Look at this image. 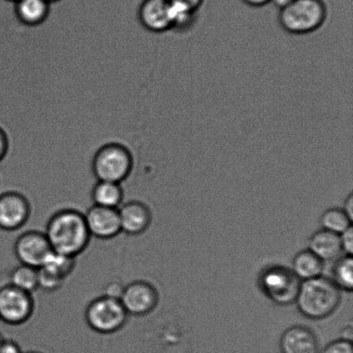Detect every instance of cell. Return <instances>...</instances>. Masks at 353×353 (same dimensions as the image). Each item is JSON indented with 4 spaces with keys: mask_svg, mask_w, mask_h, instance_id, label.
Here are the masks:
<instances>
[{
    "mask_svg": "<svg viewBox=\"0 0 353 353\" xmlns=\"http://www.w3.org/2000/svg\"><path fill=\"white\" fill-rule=\"evenodd\" d=\"M44 234L52 250L72 258L83 254L92 239L84 214L72 208L59 210L52 214Z\"/></svg>",
    "mask_w": 353,
    "mask_h": 353,
    "instance_id": "cell-1",
    "label": "cell"
},
{
    "mask_svg": "<svg viewBox=\"0 0 353 353\" xmlns=\"http://www.w3.org/2000/svg\"><path fill=\"white\" fill-rule=\"evenodd\" d=\"M341 290L323 276L301 283L296 303L300 313L311 320L330 316L341 303Z\"/></svg>",
    "mask_w": 353,
    "mask_h": 353,
    "instance_id": "cell-2",
    "label": "cell"
},
{
    "mask_svg": "<svg viewBox=\"0 0 353 353\" xmlns=\"http://www.w3.org/2000/svg\"><path fill=\"white\" fill-rule=\"evenodd\" d=\"M327 13L324 0H292L279 10V22L287 33L303 36L321 29Z\"/></svg>",
    "mask_w": 353,
    "mask_h": 353,
    "instance_id": "cell-3",
    "label": "cell"
},
{
    "mask_svg": "<svg viewBox=\"0 0 353 353\" xmlns=\"http://www.w3.org/2000/svg\"><path fill=\"white\" fill-rule=\"evenodd\" d=\"M133 170L132 157L125 148L119 144L106 145L93 158L92 171L96 181L123 185L131 178Z\"/></svg>",
    "mask_w": 353,
    "mask_h": 353,
    "instance_id": "cell-4",
    "label": "cell"
},
{
    "mask_svg": "<svg viewBox=\"0 0 353 353\" xmlns=\"http://www.w3.org/2000/svg\"><path fill=\"white\" fill-rule=\"evenodd\" d=\"M129 317L120 300L105 295L92 300L85 311L88 327L96 333L105 335L122 330Z\"/></svg>",
    "mask_w": 353,
    "mask_h": 353,
    "instance_id": "cell-5",
    "label": "cell"
},
{
    "mask_svg": "<svg viewBox=\"0 0 353 353\" xmlns=\"http://www.w3.org/2000/svg\"><path fill=\"white\" fill-rule=\"evenodd\" d=\"M265 295L278 305L287 306L296 302L301 280L286 266L272 265L263 270L259 278Z\"/></svg>",
    "mask_w": 353,
    "mask_h": 353,
    "instance_id": "cell-6",
    "label": "cell"
},
{
    "mask_svg": "<svg viewBox=\"0 0 353 353\" xmlns=\"http://www.w3.org/2000/svg\"><path fill=\"white\" fill-rule=\"evenodd\" d=\"M34 312L32 294L10 283L0 287V321L10 326H21L30 320Z\"/></svg>",
    "mask_w": 353,
    "mask_h": 353,
    "instance_id": "cell-7",
    "label": "cell"
},
{
    "mask_svg": "<svg viewBox=\"0 0 353 353\" xmlns=\"http://www.w3.org/2000/svg\"><path fill=\"white\" fill-rule=\"evenodd\" d=\"M160 296L157 288L146 280H134L124 286L120 302L129 316L143 317L157 309Z\"/></svg>",
    "mask_w": 353,
    "mask_h": 353,
    "instance_id": "cell-8",
    "label": "cell"
},
{
    "mask_svg": "<svg viewBox=\"0 0 353 353\" xmlns=\"http://www.w3.org/2000/svg\"><path fill=\"white\" fill-rule=\"evenodd\" d=\"M31 216V204L23 193L16 190L0 194V230H19L26 226Z\"/></svg>",
    "mask_w": 353,
    "mask_h": 353,
    "instance_id": "cell-9",
    "label": "cell"
},
{
    "mask_svg": "<svg viewBox=\"0 0 353 353\" xmlns=\"http://www.w3.org/2000/svg\"><path fill=\"white\" fill-rule=\"evenodd\" d=\"M13 251L19 264L39 269L53 250L44 232L28 230L17 238Z\"/></svg>",
    "mask_w": 353,
    "mask_h": 353,
    "instance_id": "cell-10",
    "label": "cell"
},
{
    "mask_svg": "<svg viewBox=\"0 0 353 353\" xmlns=\"http://www.w3.org/2000/svg\"><path fill=\"white\" fill-rule=\"evenodd\" d=\"M84 216L92 237L108 241L122 233L119 209L92 205Z\"/></svg>",
    "mask_w": 353,
    "mask_h": 353,
    "instance_id": "cell-11",
    "label": "cell"
},
{
    "mask_svg": "<svg viewBox=\"0 0 353 353\" xmlns=\"http://www.w3.org/2000/svg\"><path fill=\"white\" fill-rule=\"evenodd\" d=\"M138 17L145 29L155 34L172 31L170 0H143Z\"/></svg>",
    "mask_w": 353,
    "mask_h": 353,
    "instance_id": "cell-12",
    "label": "cell"
},
{
    "mask_svg": "<svg viewBox=\"0 0 353 353\" xmlns=\"http://www.w3.org/2000/svg\"><path fill=\"white\" fill-rule=\"evenodd\" d=\"M121 231L122 233L137 236L150 228L153 214L146 203L138 200L123 203L119 208Z\"/></svg>",
    "mask_w": 353,
    "mask_h": 353,
    "instance_id": "cell-13",
    "label": "cell"
},
{
    "mask_svg": "<svg viewBox=\"0 0 353 353\" xmlns=\"http://www.w3.org/2000/svg\"><path fill=\"white\" fill-rule=\"evenodd\" d=\"M282 353H320L316 335L309 327L293 326L280 339Z\"/></svg>",
    "mask_w": 353,
    "mask_h": 353,
    "instance_id": "cell-14",
    "label": "cell"
},
{
    "mask_svg": "<svg viewBox=\"0 0 353 353\" xmlns=\"http://www.w3.org/2000/svg\"><path fill=\"white\" fill-rule=\"evenodd\" d=\"M309 250L324 263L336 261L343 254L340 235L325 230L317 231L311 235Z\"/></svg>",
    "mask_w": 353,
    "mask_h": 353,
    "instance_id": "cell-15",
    "label": "cell"
},
{
    "mask_svg": "<svg viewBox=\"0 0 353 353\" xmlns=\"http://www.w3.org/2000/svg\"><path fill=\"white\" fill-rule=\"evenodd\" d=\"M124 190L119 183L96 181L91 190L93 205L119 209L123 203Z\"/></svg>",
    "mask_w": 353,
    "mask_h": 353,
    "instance_id": "cell-16",
    "label": "cell"
},
{
    "mask_svg": "<svg viewBox=\"0 0 353 353\" xmlns=\"http://www.w3.org/2000/svg\"><path fill=\"white\" fill-rule=\"evenodd\" d=\"M47 0H17L14 9L17 17L28 26H37L46 20L50 12Z\"/></svg>",
    "mask_w": 353,
    "mask_h": 353,
    "instance_id": "cell-17",
    "label": "cell"
},
{
    "mask_svg": "<svg viewBox=\"0 0 353 353\" xmlns=\"http://www.w3.org/2000/svg\"><path fill=\"white\" fill-rule=\"evenodd\" d=\"M292 270L301 281H306L323 276L324 262L307 249L295 256Z\"/></svg>",
    "mask_w": 353,
    "mask_h": 353,
    "instance_id": "cell-18",
    "label": "cell"
},
{
    "mask_svg": "<svg viewBox=\"0 0 353 353\" xmlns=\"http://www.w3.org/2000/svg\"><path fill=\"white\" fill-rule=\"evenodd\" d=\"M76 266V258L69 257L59 252L52 251L39 270L51 278L65 283L72 274Z\"/></svg>",
    "mask_w": 353,
    "mask_h": 353,
    "instance_id": "cell-19",
    "label": "cell"
},
{
    "mask_svg": "<svg viewBox=\"0 0 353 353\" xmlns=\"http://www.w3.org/2000/svg\"><path fill=\"white\" fill-rule=\"evenodd\" d=\"M10 285L23 292L33 294L38 288V269L19 264L10 274Z\"/></svg>",
    "mask_w": 353,
    "mask_h": 353,
    "instance_id": "cell-20",
    "label": "cell"
},
{
    "mask_svg": "<svg viewBox=\"0 0 353 353\" xmlns=\"http://www.w3.org/2000/svg\"><path fill=\"white\" fill-rule=\"evenodd\" d=\"M332 281L341 290L351 292L353 289L352 255L341 256L332 271Z\"/></svg>",
    "mask_w": 353,
    "mask_h": 353,
    "instance_id": "cell-21",
    "label": "cell"
},
{
    "mask_svg": "<svg viewBox=\"0 0 353 353\" xmlns=\"http://www.w3.org/2000/svg\"><path fill=\"white\" fill-rule=\"evenodd\" d=\"M352 220L345 214L343 209L332 208L325 211L321 217L323 230L340 235L352 226Z\"/></svg>",
    "mask_w": 353,
    "mask_h": 353,
    "instance_id": "cell-22",
    "label": "cell"
},
{
    "mask_svg": "<svg viewBox=\"0 0 353 353\" xmlns=\"http://www.w3.org/2000/svg\"><path fill=\"white\" fill-rule=\"evenodd\" d=\"M320 353H353L352 343V341L340 339L327 345Z\"/></svg>",
    "mask_w": 353,
    "mask_h": 353,
    "instance_id": "cell-23",
    "label": "cell"
},
{
    "mask_svg": "<svg viewBox=\"0 0 353 353\" xmlns=\"http://www.w3.org/2000/svg\"><path fill=\"white\" fill-rule=\"evenodd\" d=\"M342 252L345 255H352L353 252V228L352 226L340 234Z\"/></svg>",
    "mask_w": 353,
    "mask_h": 353,
    "instance_id": "cell-24",
    "label": "cell"
},
{
    "mask_svg": "<svg viewBox=\"0 0 353 353\" xmlns=\"http://www.w3.org/2000/svg\"><path fill=\"white\" fill-rule=\"evenodd\" d=\"M124 285L119 281H113L105 286L103 295L120 300L124 290Z\"/></svg>",
    "mask_w": 353,
    "mask_h": 353,
    "instance_id": "cell-25",
    "label": "cell"
},
{
    "mask_svg": "<svg viewBox=\"0 0 353 353\" xmlns=\"http://www.w3.org/2000/svg\"><path fill=\"white\" fill-rule=\"evenodd\" d=\"M0 353H23L21 350L20 345L16 341L8 340L3 341L1 347H0Z\"/></svg>",
    "mask_w": 353,
    "mask_h": 353,
    "instance_id": "cell-26",
    "label": "cell"
},
{
    "mask_svg": "<svg viewBox=\"0 0 353 353\" xmlns=\"http://www.w3.org/2000/svg\"><path fill=\"white\" fill-rule=\"evenodd\" d=\"M171 1L185 6L186 8L194 10V12H197L202 6L204 0H171Z\"/></svg>",
    "mask_w": 353,
    "mask_h": 353,
    "instance_id": "cell-27",
    "label": "cell"
},
{
    "mask_svg": "<svg viewBox=\"0 0 353 353\" xmlns=\"http://www.w3.org/2000/svg\"><path fill=\"white\" fill-rule=\"evenodd\" d=\"M7 150H8V141H7L5 132L0 129V163L5 159Z\"/></svg>",
    "mask_w": 353,
    "mask_h": 353,
    "instance_id": "cell-28",
    "label": "cell"
},
{
    "mask_svg": "<svg viewBox=\"0 0 353 353\" xmlns=\"http://www.w3.org/2000/svg\"><path fill=\"white\" fill-rule=\"evenodd\" d=\"M343 210L351 219H353V196L352 194L347 197L344 203Z\"/></svg>",
    "mask_w": 353,
    "mask_h": 353,
    "instance_id": "cell-29",
    "label": "cell"
},
{
    "mask_svg": "<svg viewBox=\"0 0 353 353\" xmlns=\"http://www.w3.org/2000/svg\"><path fill=\"white\" fill-rule=\"evenodd\" d=\"M242 2L245 3V5L254 8H259V7H263L268 5L269 3L272 2V0H242Z\"/></svg>",
    "mask_w": 353,
    "mask_h": 353,
    "instance_id": "cell-30",
    "label": "cell"
},
{
    "mask_svg": "<svg viewBox=\"0 0 353 353\" xmlns=\"http://www.w3.org/2000/svg\"><path fill=\"white\" fill-rule=\"evenodd\" d=\"M343 340L352 341V327H347L345 330L342 332V337Z\"/></svg>",
    "mask_w": 353,
    "mask_h": 353,
    "instance_id": "cell-31",
    "label": "cell"
},
{
    "mask_svg": "<svg viewBox=\"0 0 353 353\" xmlns=\"http://www.w3.org/2000/svg\"><path fill=\"white\" fill-rule=\"evenodd\" d=\"M48 2H50V3H57L61 1V0H47Z\"/></svg>",
    "mask_w": 353,
    "mask_h": 353,
    "instance_id": "cell-32",
    "label": "cell"
},
{
    "mask_svg": "<svg viewBox=\"0 0 353 353\" xmlns=\"http://www.w3.org/2000/svg\"><path fill=\"white\" fill-rule=\"evenodd\" d=\"M3 341H5V340H3L2 335L0 334V347H1Z\"/></svg>",
    "mask_w": 353,
    "mask_h": 353,
    "instance_id": "cell-33",
    "label": "cell"
},
{
    "mask_svg": "<svg viewBox=\"0 0 353 353\" xmlns=\"http://www.w3.org/2000/svg\"><path fill=\"white\" fill-rule=\"evenodd\" d=\"M5 1L10 2V3H15L17 1V0H5Z\"/></svg>",
    "mask_w": 353,
    "mask_h": 353,
    "instance_id": "cell-34",
    "label": "cell"
},
{
    "mask_svg": "<svg viewBox=\"0 0 353 353\" xmlns=\"http://www.w3.org/2000/svg\"><path fill=\"white\" fill-rule=\"evenodd\" d=\"M26 353H41V352H26Z\"/></svg>",
    "mask_w": 353,
    "mask_h": 353,
    "instance_id": "cell-35",
    "label": "cell"
},
{
    "mask_svg": "<svg viewBox=\"0 0 353 353\" xmlns=\"http://www.w3.org/2000/svg\"><path fill=\"white\" fill-rule=\"evenodd\" d=\"M0 183H1V179H0Z\"/></svg>",
    "mask_w": 353,
    "mask_h": 353,
    "instance_id": "cell-36",
    "label": "cell"
}]
</instances>
